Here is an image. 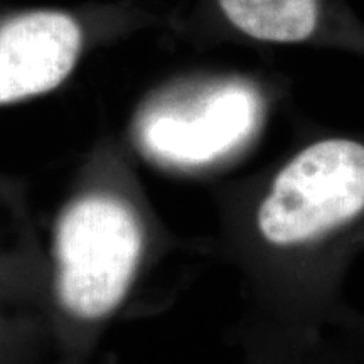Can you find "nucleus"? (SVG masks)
Here are the masks:
<instances>
[{"label":"nucleus","instance_id":"39448f33","mask_svg":"<svg viewBox=\"0 0 364 364\" xmlns=\"http://www.w3.org/2000/svg\"><path fill=\"white\" fill-rule=\"evenodd\" d=\"M241 34L265 43L331 41L364 48V24L346 0H218Z\"/></svg>","mask_w":364,"mask_h":364},{"label":"nucleus","instance_id":"f257e3e1","mask_svg":"<svg viewBox=\"0 0 364 364\" xmlns=\"http://www.w3.org/2000/svg\"><path fill=\"white\" fill-rule=\"evenodd\" d=\"M142 253V230L132 209L112 196L91 194L65 209L56 230L58 295L71 316L95 321L125 297Z\"/></svg>","mask_w":364,"mask_h":364},{"label":"nucleus","instance_id":"7ed1b4c3","mask_svg":"<svg viewBox=\"0 0 364 364\" xmlns=\"http://www.w3.org/2000/svg\"><path fill=\"white\" fill-rule=\"evenodd\" d=\"M260 97L225 81L150 107L139 125L145 150L174 166H203L240 147L260 120Z\"/></svg>","mask_w":364,"mask_h":364},{"label":"nucleus","instance_id":"f03ea898","mask_svg":"<svg viewBox=\"0 0 364 364\" xmlns=\"http://www.w3.org/2000/svg\"><path fill=\"white\" fill-rule=\"evenodd\" d=\"M364 211V144L332 136L309 145L279 172L258 209L268 243L294 247L351 223Z\"/></svg>","mask_w":364,"mask_h":364},{"label":"nucleus","instance_id":"20e7f679","mask_svg":"<svg viewBox=\"0 0 364 364\" xmlns=\"http://www.w3.org/2000/svg\"><path fill=\"white\" fill-rule=\"evenodd\" d=\"M81 31L61 12H31L0 27V105L43 95L65 81Z\"/></svg>","mask_w":364,"mask_h":364}]
</instances>
